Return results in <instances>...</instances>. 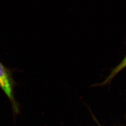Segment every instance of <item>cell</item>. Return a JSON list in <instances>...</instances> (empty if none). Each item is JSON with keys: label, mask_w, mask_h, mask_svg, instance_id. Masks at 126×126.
<instances>
[{"label": "cell", "mask_w": 126, "mask_h": 126, "mask_svg": "<svg viewBox=\"0 0 126 126\" xmlns=\"http://www.w3.org/2000/svg\"><path fill=\"white\" fill-rule=\"evenodd\" d=\"M14 70V69L7 67L0 61V88L10 102L15 119L21 112V106L16 100L14 95V88L17 85L13 76Z\"/></svg>", "instance_id": "obj_1"}, {"label": "cell", "mask_w": 126, "mask_h": 126, "mask_svg": "<svg viewBox=\"0 0 126 126\" xmlns=\"http://www.w3.org/2000/svg\"><path fill=\"white\" fill-rule=\"evenodd\" d=\"M126 68V55L123 60L122 61L119 65L116 66L111 71V73L109 75V76L106 78V79L99 85L100 86L106 85L110 83L113 79L118 74H119L121 70H123Z\"/></svg>", "instance_id": "obj_2"}, {"label": "cell", "mask_w": 126, "mask_h": 126, "mask_svg": "<svg viewBox=\"0 0 126 126\" xmlns=\"http://www.w3.org/2000/svg\"><path fill=\"white\" fill-rule=\"evenodd\" d=\"M99 125V126H100V125Z\"/></svg>", "instance_id": "obj_3"}]
</instances>
